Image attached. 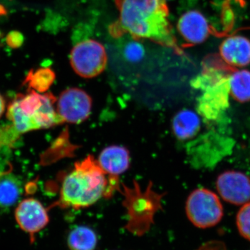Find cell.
Listing matches in <instances>:
<instances>
[{
  "label": "cell",
  "mask_w": 250,
  "mask_h": 250,
  "mask_svg": "<svg viewBox=\"0 0 250 250\" xmlns=\"http://www.w3.org/2000/svg\"><path fill=\"white\" fill-rule=\"evenodd\" d=\"M57 99L52 94L32 90L18 97L8 108V118L21 134L47 129L63 123L54 107Z\"/></svg>",
  "instance_id": "3957f363"
},
{
  "label": "cell",
  "mask_w": 250,
  "mask_h": 250,
  "mask_svg": "<svg viewBox=\"0 0 250 250\" xmlns=\"http://www.w3.org/2000/svg\"><path fill=\"white\" fill-rule=\"evenodd\" d=\"M220 54L230 65L247 66L250 64V41L242 36L229 37L220 46Z\"/></svg>",
  "instance_id": "8fae6325"
},
{
  "label": "cell",
  "mask_w": 250,
  "mask_h": 250,
  "mask_svg": "<svg viewBox=\"0 0 250 250\" xmlns=\"http://www.w3.org/2000/svg\"><path fill=\"white\" fill-rule=\"evenodd\" d=\"M5 108H6V104H5L4 99L0 94V118L4 114Z\"/></svg>",
  "instance_id": "44dd1931"
},
{
  "label": "cell",
  "mask_w": 250,
  "mask_h": 250,
  "mask_svg": "<svg viewBox=\"0 0 250 250\" xmlns=\"http://www.w3.org/2000/svg\"><path fill=\"white\" fill-rule=\"evenodd\" d=\"M236 225L240 234L250 241V202L240 208L236 216Z\"/></svg>",
  "instance_id": "ac0fdd59"
},
{
  "label": "cell",
  "mask_w": 250,
  "mask_h": 250,
  "mask_svg": "<svg viewBox=\"0 0 250 250\" xmlns=\"http://www.w3.org/2000/svg\"><path fill=\"white\" fill-rule=\"evenodd\" d=\"M144 49L142 46L137 42H131L125 49V55L131 62H138L142 58Z\"/></svg>",
  "instance_id": "d6986e66"
},
{
  "label": "cell",
  "mask_w": 250,
  "mask_h": 250,
  "mask_svg": "<svg viewBox=\"0 0 250 250\" xmlns=\"http://www.w3.org/2000/svg\"><path fill=\"white\" fill-rule=\"evenodd\" d=\"M186 212L190 223L200 229L215 226L224 215L220 198L207 188L196 189L190 194L186 204Z\"/></svg>",
  "instance_id": "5b68a950"
},
{
  "label": "cell",
  "mask_w": 250,
  "mask_h": 250,
  "mask_svg": "<svg viewBox=\"0 0 250 250\" xmlns=\"http://www.w3.org/2000/svg\"><path fill=\"white\" fill-rule=\"evenodd\" d=\"M124 187L123 205L127 212L128 220L125 228L136 236H142L150 229L154 217L161 208L162 195L153 191L152 184L145 191L138 183L134 187Z\"/></svg>",
  "instance_id": "277c9868"
},
{
  "label": "cell",
  "mask_w": 250,
  "mask_h": 250,
  "mask_svg": "<svg viewBox=\"0 0 250 250\" xmlns=\"http://www.w3.org/2000/svg\"><path fill=\"white\" fill-rule=\"evenodd\" d=\"M55 79V74L49 68H42L30 74L27 78L29 84L34 90L43 93L46 91Z\"/></svg>",
  "instance_id": "e0dca14e"
},
{
  "label": "cell",
  "mask_w": 250,
  "mask_h": 250,
  "mask_svg": "<svg viewBox=\"0 0 250 250\" xmlns=\"http://www.w3.org/2000/svg\"><path fill=\"white\" fill-rule=\"evenodd\" d=\"M120 17L109 27L114 38L129 34L177 51L175 39L168 21L166 0H115Z\"/></svg>",
  "instance_id": "6da1fadb"
},
{
  "label": "cell",
  "mask_w": 250,
  "mask_h": 250,
  "mask_svg": "<svg viewBox=\"0 0 250 250\" xmlns=\"http://www.w3.org/2000/svg\"><path fill=\"white\" fill-rule=\"evenodd\" d=\"M91 109V98L80 88H72L64 90L57 101V113L63 123H83L89 117Z\"/></svg>",
  "instance_id": "52a82bcc"
},
{
  "label": "cell",
  "mask_w": 250,
  "mask_h": 250,
  "mask_svg": "<svg viewBox=\"0 0 250 250\" xmlns=\"http://www.w3.org/2000/svg\"><path fill=\"white\" fill-rule=\"evenodd\" d=\"M201 123L195 112L184 109L178 112L172 120V130L176 137L182 141L191 139L200 131Z\"/></svg>",
  "instance_id": "4fadbf2b"
},
{
  "label": "cell",
  "mask_w": 250,
  "mask_h": 250,
  "mask_svg": "<svg viewBox=\"0 0 250 250\" xmlns=\"http://www.w3.org/2000/svg\"><path fill=\"white\" fill-rule=\"evenodd\" d=\"M98 161L106 174L113 178L124 173L129 168V151L122 146H108L100 153Z\"/></svg>",
  "instance_id": "7c38bea8"
},
{
  "label": "cell",
  "mask_w": 250,
  "mask_h": 250,
  "mask_svg": "<svg viewBox=\"0 0 250 250\" xmlns=\"http://www.w3.org/2000/svg\"><path fill=\"white\" fill-rule=\"evenodd\" d=\"M22 193L21 183L11 172H0V206L14 205Z\"/></svg>",
  "instance_id": "5bb4252c"
},
{
  "label": "cell",
  "mask_w": 250,
  "mask_h": 250,
  "mask_svg": "<svg viewBox=\"0 0 250 250\" xmlns=\"http://www.w3.org/2000/svg\"><path fill=\"white\" fill-rule=\"evenodd\" d=\"M217 190L225 201L234 205L250 202V177L238 171L229 170L218 176Z\"/></svg>",
  "instance_id": "ba28073f"
},
{
  "label": "cell",
  "mask_w": 250,
  "mask_h": 250,
  "mask_svg": "<svg viewBox=\"0 0 250 250\" xmlns=\"http://www.w3.org/2000/svg\"><path fill=\"white\" fill-rule=\"evenodd\" d=\"M98 161L89 155L76 163L62 181L59 205L73 208H85L103 197L111 194V181Z\"/></svg>",
  "instance_id": "7a4b0ae2"
},
{
  "label": "cell",
  "mask_w": 250,
  "mask_h": 250,
  "mask_svg": "<svg viewBox=\"0 0 250 250\" xmlns=\"http://www.w3.org/2000/svg\"><path fill=\"white\" fill-rule=\"evenodd\" d=\"M15 218L20 228L30 235L31 240L49 222L47 210L39 200L34 198L25 199L18 205Z\"/></svg>",
  "instance_id": "9c48e42d"
},
{
  "label": "cell",
  "mask_w": 250,
  "mask_h": 250,
  "mask_svg": "<svg viewBox=\"0 0 250 250\" xmlns=\"http://www.w3.org/2000/svg\"><path fill=\"white\" fill-rule=\"evenodd\" d=\"M229 90L231 96L239 103L250 101V71L237 70L230 76L228 81Z\"/></svg>",
  "instance_id": "2e32d148"
},
{
  "label": "cell",
  "mask_w": 250,
  "mask_h": 250,
  "mask_svg": "<svg viewBox=\"0 0 250 250\" xmlns=\"http://www.w3.org/2000/svg\"><path fill=\"white\" fill-rule=\"evenodd\" d=\"M67 244L70 250H95L98 236L91 228L78 226L69 233Z\"/></svg>",
  "instance_id": "9a60e30c"
},
{
  "label": "cell",
  "mask_w": 250,
  "mask_h": 250,
  "mask_svg": "<svg viewBox=\"0 0 250 250\" xmlns=\"http://www.w3.org/2000/svg\"><path fill=\"white\" fill-rule=\"evenodd\" d=\"M179 32L190 44H200L208 37L209 25L205 16L197 11H188L179 20Z\"/></svg>",
  "instance_id": "30bf717a"
},
{
  "label": "cell",
  "mask_w": 250,
  "mask_h": 250,
  "mask_svg": "<svg viewBox=\"0 0 250 250\" xmlns=\"http://www.w3.org/2000/svg\"><path fill=\"white\" fill-rule=\"evenodd\" d=\"M196 250H227V248L223 242L212 241L207 242Z\"/></svg>",
  "instance_id": "ffe728a7"
},
{
  "label": "cell",
  "mask_w": 250,
  "mask_h": 250,
  "mask_svg": "<svg viewBox=\"0 0 250 250\" xmlns=\"http://www.w3.org/2000/svg\"><path fill=\"white\" fill-rule=\"evenodd\" d=\"M70 63L74 71L80 77L93 78L106 68L107 55L100 42L89 39L82 41L72 48Z\"/></svg>",
  "instance_id": "8992f818"
}]
</instances>
